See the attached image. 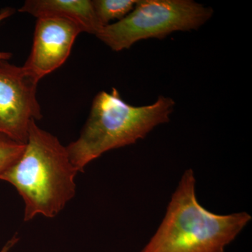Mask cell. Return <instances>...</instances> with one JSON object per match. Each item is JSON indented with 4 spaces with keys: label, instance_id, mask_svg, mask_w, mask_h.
I'll use <instances>...</instances> for the list:
<instances>
[{
    "label": "cell",
    "instance_id": "2",
    "mask_svg": "<svg viewBox=\"0 0 252 252\" xmlns=\"http://www.w3.org/2000/svg\"><path fill=\"white\" fill-rule=\"evenodd\" d=\"M195 174L184 172L165 217L140 252H225L252 220L246 212L218 215L199 203Z\"/></svg>",
    "mask_w": 252,
    "mask_h": 252
},
{
    "label": "cell",
    "instance_id": "7",
    "mask_svg": "<svg viewBox=\"0 0 252 252\" xmlns=\"http://www.w3.org/2000/svg\"><path fill=\"white\" fill-rule=\"evenodd\" d=\"M34 17L57 18L76 23L83 32L96 35L102 26L91 0H26L18 9Z\"/></svg>",
    "mask_w": 252,
    "mask_h": 252
},
{
    "label": "cell",
    "instance_id": "9",
    "mask_svg": "<svg viewBox=\"0 0 252 252\" xmlns=\"http://www.w3.org/2000/svg\"><path fill=\"white\" fill-rule=\"evenodd\" d=\"M26 144L0 134V177L20 158Z\"/></svg>",
    "mask_w": 252,
    "mask_h": 252
},
{
    "label": "cell",
    "instance_id": "4",
    "mask_svg": "<svg viewBox=\"0 0 252 252\" xmlns=\"http://www.w3.org/2000/svg\"><path fill=\"white\" fill-rule=\"evenodd\" d=\"M213 14L212 8L193 0H138L130 14L104 26L95 36L119 52L144 39H163L175 32L196 31Z\"/></svg>",
    "mask_w": 252,
    "mask_h": 252
},
{
    "label": "cell",
    "instance_id": "10",
    "mask_svg": "<svg viewBox=\"0 0 252 252\" xmlns=\"http://www.w3.org/2000/svg\"><path fill=\"white\" fill-rule=\"evenodd\" d=\"M14 13L15 9L14 8L6 7L0 10V23L12 16ZM11 57H12L11 53L0 51V62L1 61H8Z\"/></svg>",
    "mask_w": 252,
    "mask_h": 252
},
{
    "label": "cell",
    "instance_id": "6",
    "mask_svg": "<svg viewBox=\"0 0 252 252\" xmlns=\"http://www.w3.org/2000/svg\"><path fill=\"white\" fill-rule=\"evenodd\" d=\"M81 32L79 26L67 20L37 18L32 46L23 69L39 82L67 61L74 41Z\"/></svg>",
    "mask_w": 252,
    "mask_h": 252
},
{
    "label": "cell",
    "instance_id": "8",
    "mask_svg": "<svg viewBox=\"0 0 252 252\" xmlns=\"http://www.w3.org/2000/svg\"><path fill=\"white\" fill-rule=\"evenodd\" d=\"M138 0H93L94 13L102 27L119 21L130 14Z\"/></svg>",
    "mask_w": 252,
    "mask_h": 252
},
{
    "label": "cell",
    "instance_id": "5",
    "mask_svg": "<svg viewBox=\"0 0 252 252\" xmlns=\"http://www.w3.org/2000/svg\"><path fill=\"white\" fill-rule=\"evenodd\" d=\"M38 83L22 66L0 62V134L26 144L31 122L42 118Z\"/></svg>",
    "mask_w": 252,
    "mask_h": 252
},
{
    "label": "cell",
    "instance_id": "1",
    "mask_svg": "<svg viewBox=\"0 0 252 252\" xmlns=\"http://www.w3.org/2000/svg\"><path fill=\"white\" fill-rule=\"evenodd\" d=\"M78 172L66 147L33 121L22 155L0 180L11 184L22 197L28 221L38 215L57 216L75 196Z\"/></svg>",
    "mask_w": 252,
    "mask_h": 252
},
{
    "label": "cell",
    "instance_id": "11",
    "mask_svg": "<svg viewBox=\"0 0 252 252\" xmlns=\"http://www.w3.org/2000/svg\"><path fill=\"white\" fill-rule=\"evenodd\" d=\"M18 241V238H16V237H14V238L11 239V240H9L7 244L3 248L1 251L0 252H8L9 251L10 249L12 248L13 246L16 243V242Z\"/></svg>",
    "mask_w": 252,
    "mask_h": 252
},
{
    "label": "cell",
    "instance_id": "3",
    "mask_svg": "<svg viewBox=\"0 0 252 252\" xmlns=\"http://www.w3.org/2000/svg\"><path fill=\"white\" fill-rule=\"evenodd\" d=\"M175 102L160 95L149 105H131L117 89L101 91L93 100L89 118L80 135L67 148L71 161L79 172L113 149L143 140L158 126L170 122Z\"/></svg>",
    "mask_w": 252,
    "mask_h": 252
}]
</instances>
